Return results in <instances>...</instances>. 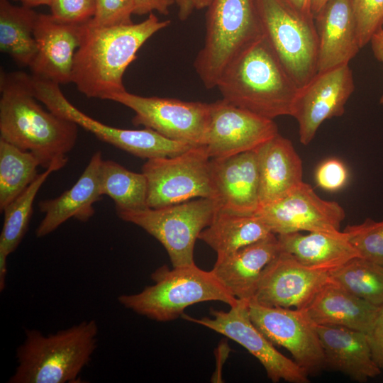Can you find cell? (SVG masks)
<instances>
[{"mask_svg": "<svg viewBox=\"0 0 383 383\" xmlns=\"http://www.w3.org/2000/svg\"><path fill=\"white\" fill-rule=\"evenodd\" d=\"M0 93V138L33 153L45 170L64 167L79 126L45 110L34 94L32 75L24 72L1 70Z\"/></svg>", "mask_w": 383, "mask_h": 383, "instance_id": "1", "label": "cell"}, {"mask_svg": "<svg viewBox=\"0 0 383 383\" xmlns=\"http://www.w3.org/2000/svg\"><path fill=\"white\" fill-rule=\"evenodd\" d=\"M170 23L151 13L138 23L104 27L86 23L75 52L71 82L88 98L109 100L126 91L123 74L138 51Z\"/></svg>", "mask_w": 383, "mask_h": 383, "instance_id": "2", "label": "cell"}, {"mask_svg": "<svg viewBox=\"0 0 383 383\" xmlns=\"http://www.w3.org/2000/svg\"><path fill=\"white\" fill-rule=\"evenodd\" d=\"M216 87L224 100L270 119L292 116L299 88L263 33L233 58Z\"/></svg>", "mask_w": 383, "mask_h": 383, "instance_id": "3", "label": "cell"}, {"mask_svg": "<svg viewBox=\"0 0 383 383\" xmlns=\"http://www.w3.org/2000/svg\"><path fill=\"white\" fill-rule=\"evenodd\" d=\"M99 327L86 320L55 333L26 329L17 348V365L9 383L78 382L98 345Z\"/></svg>", "mask_w": 383, "mask_h": 383, "instance_id": "4", "label": "cell"}, {"mask_svg": "<svg viewBox=\"0 0 383 383\" xmlns=\"http://www.w3.org/2000/svg\"><path fill=\"white\" fill-rule=\"evenodd\" d=\"M153 284L140 292L121 294L118 301L124 308L158 322L177 319L188 306L218 301L236 305L231 295L211 271L201 270L195 263L169 269L160 267L151 274Z\"/></svg>", "mask_w": 383, "mask_h": 383, "instance_id": "5", "label": "cell"}, {"mask_svg": "<svg viewBox=\"0 0 383 383\" xmlns=\"http://www.w3.org/2000/svg\"><path fill=\"white\" fill-rule=\"evenodd\" d=\"M261 35L252 0H211L206 13L204 44L194 62L204 87H216L233 58Z\"/></svg>", "mask_w": 383, "mask_h": 383, "instance_id": "6", "label": "cell"}, {"mask_svg": "<svg viewBox=\"0 0 383 383\" xmlns=\"http://www.w3.org/2000/svg\"><path fill=\"white\" fill-rule=\"evenodd\" d=\"M218 210L211 198H197L161 208L116 213L157 239L165 248L173 267L195 263L194 249L200 233Z\"/></svg>", "mask_w": 383, "mask_h": 383, "instance_id": "7", "label": "cell"}, {"mask_svg": "<svg viewBox=\"0 0 383 383\" xmlns=\"http://www.w3.org/2000/svg\"><path fill=\"white\" fill-rule=\"evenodd\" d=\"M263 35L299 87L317 73L318 39L314 21L281 0H252Z\"/></svg>", "mask_w": 383, "mask_h": 383, "instance_id": "8", "label": "cell"}, {"mask_svg": "<svg viewBox=\"0 0 383 383\" xmlns=\"http://www.w3.org/2000/svg\"><path fill=\"white\" fill-rule=\"evenodd\" d=\"M148 206L161 208L194 198L216 199L211 158L204 145H192L172 157L147 160Z\"/></svg>", "mask_w": 383, "mask_h": 383, "instance_id": "9", "label": "cell"}, {"mask_svg": "<svg viewBox=\"0 0 383 383\" xmlns=\"http://www.w3.org/2000/svg\"><path fill=\"white\" fill-rule=\"evenodd\" d=\"M34 92L37 99L48 110L73 121L101 140L138 157L149 160L172 157L192 146L184 142L167 138L148 128L132 130L104 124L85 114L71 104L57 83L36 79L34 81Z\"/></svg>", "mask_w": 383, "mask_h": 383, "instance_id": "10", "label": "cell"}, {"mask_svg": "<svg viewBox=\"0 0 383 383\" xmlns=\"http://www.w3.org/2000/svg\"><path fill=\"white\" fill-rule=\"evenodd\" d=\"M110 101L135 112L134 126H143L171 140L192 145H203L207 128L210 104L185 101L172 98L142 96L122 91Z\"/></svg>", "mask_w": 383, "mask_h": 383, "instance_id": "11", "label": "cell"}, {"mask_svg": "<svg viewBox=\"0 0 383 383\" xmlns=\"http://www.w3.org/2000/svg\"><path fill=\"white\" fill-rule=\"evenodd\" d=\"M248 303L239 300L228 311L212 310L211 318H194L184 313L182 317L222 334L242 345L259 360L272 382H279L282 379L291 383L309 382L306 372L294 360L279 352L253 324L248 312Z\"/></svg>", "mask_w": 383, "mask_h": 383, "instance_id": "12", "label": "cell"}, {"mask_svg": "<svg viewBox=\"0 0 383 383\" xmlns=\"http://www.w3.org/2000/svg\"><path fill=\"white\" fill-rule=\"evenodd\" d=\"M248 312L253 324L274 345L286 348L309 376L326 368L316 326L305 309L267 306L250 301Z\"/></svg>", "mask_w": 383, "mask_h": 383, "instance_id": "13", "label": "cell"}, {"mask_svg": "<svg viewBox=\"0 0 383 383\" xmlns=\"http://www.w3.org/2000/svg\"><path fill=\"white\" fill-rule=\"evenodd\" d=\"M276 235L294 232L340 231L345 217L336 201L321 199L307 183L302 182L284 197L259 207L255 213Z\"/></svg>", "mask_w": 383, "mask_h": 383, "instance_id": "14", "label": "cell"}, {"mask_svg": "<svg viewBox=\"0 0 383 383\" xmlns=\"http://www.w3.org/2000/svg\"><path fill=\"white\" fill-rule=\"evenodd\" d=\"M278 133L273 119L222 99L210 104L203 145L211 159L224 158L253 150Z\"/></svg>", "mask_w": 383, "mask_h": 383, "instance_id": "15", "label": "cell"}, {"mask_svg": "<svg viewBox=\"0 0 383 383\" xmlns=\"http://www.w3.org/2000/svg\"><path fill=\"white\" fill-rule=\"evenodd\" d=\"M355 89L349 65L317 72L299 88L292 117L298 123L300 142L309 145L326 120L341 116Z\"/></svg>", "mask_w": 383, "mask_h": 383, "instance_id": "16", "label": "cell"}, {"mask_svg": "<svg viewBox=\"0 0 383 383\" xmlns=\"http://www.w3.org/2000/svg\"><path fill=\"white\" fill-rule=\"evenodd\" d=\"M331 280L329 272L309 269L281 251L265 269L251 301L267 306L306 309Z\"/></svg>", "mask_w": 383, "mask_h": 383, "instance_id": "17", "label": "cell"}, {"mask_svg": "<svg viewBox=\"0 0 383 383\" xmlns=\"http://www.w3.org/2000/svg\"><path fill=\"white\" fill-rule=\"evenodd\" d=\"M84 25L65 23L51 14L38 13L34 29L37 52L29 66L31 75L60 85L70 83Z\"/></svg>", "mask_w": 383, "mask_h": 383, "instance_id": "18", "label": "cell"}, {"mask_svg": "<svg viewBox=\"0 0 383 383\" xmlns=\"http://www.w3.org/2000/svg\"><path fill=\"white\" fill-rule=\"evenodd\" d=\"M218 210L252 215L260 207L259 174L255 149L211 159Z\"/></svg>", "mask_w": 383, "mask_h": 383, "instance_id": "19", "label": "cell"}, {"mask_svg": "<svg viewBox=\"0 0 383 383\" xmlns=\"http://www.w3.org/2000/svg\"><path fill=\"white\" fill-rule=\"evenodd\" d=\"M317 72L349 65L361 49L350 0H328L313 15Z\"/></svg>", "mask_w": 383, "mask_h": 383, "instance_id": "20", "label": "cell"}, {"mask_svg": "<svg viewBox=\"0 0 383 383\" xmlns=\"http://www.w3.org/2000/svg\"><path fill=\"white\" fill-rule=\"evenodd\" d=\"M280 252L277 235L271 233L235 252L217 255L211 271L231 295L250 302L265 269Z\"/></svg>", "mask_w": 383, "mask_h": 383, "instance_id": "21", "label": "cell"}, {"mask_svg": "<svg viewBox=\"0 0 383 383\" xmlns=\"http://www.w3.org/2000/svg\"><path fill=\"white\" fill-rule=\"evenodd\" d=\"M102 160L101 152H96L70 189L56 198L39 202L40 211L45 216L35 230L36 237L43 238L50 234L71 218L86 222L94 216V204L102 197L99 188Z\"/></svg>", "mask_w": 383, "mask_h": 383, "instance_id": "22", "label": "cell"}, {"mask_svg": "<svg viewBox=\"0 0 383 383\" xmlns=\"http://www.w3.org/2000/svg\"><path fill=\"white\" fill-rule=\"evenodd\" d=\"M260 206L276 201L302 182V161L292 142L279 133L255 149Z\"/></svg>", "mask_w": 383, "mask_h": 383, "instance_id": "23", "label": "cell"}, {"mask_svg": "<svg viewBox=\"0 0 383 383\" xmlns=\"http://www.w3.org/2000/svg\"><path fill=\"white\" fill-rule=\"evenodd\" d=\"M316 326L326 367L361 383L381 374L382 370L373 359L366 333L343 326Z\"/></svg>", "mask_w": 383, "mask_h": 383, "instance_id": "24", "label": "cell"}, {"mask_svg": "<svg viewBox=\"0 0 383 383\" xmlns=\"http://www.w3.org/2000/svg\"><path fill=\"white\" fill-rule=\"evenodd\" d=\"M281 251L290 254L304 266L329 272L350 260L360 257L346 233L294 232L277 235Z\"/></svg>", "mask_w": 383, "mask_h": 383, "instance_id": "25", "label": "cell"}, {"mask_svg": "<svg viewBox=\"0 0 383 383\" xmlns=\"http://www.w3.org/2000/svg\"><path fill=\"white\" fill-rule=\"evenodd\" d=\"M379 308L331 280L305 310L316 325L343 326L367 335Z\"/></svg>", "mask_w": 383, "mask_h": 383, "instance_id": "26", "label": "cell"}, {"mask_svg": "<svg viewBox=\"0 0 383 383\" xmlns=\"http://www.w3.org/2000/svg\"><path fill=\"white\" fill-rule=\"evenodd\" d=\"M270 228L256 214L240 215L218 210L199 239L217 255L231 253L271 233Z\"/></svg>", "mask_w": 383, "mask_h": 383, "instance_id": "27", "label": "cell"}, {"mask_svg": "<svg viewBox=\"0 0 383 383\" xmlns=\"http://www.w3.org/2000/svg\"><path fill=\"white\" fill-rule=\"evenodd\" d=\"M38 16L32 8L0 0V50L18 66L29 67L35 56L34 29Z\"/></svg>", "mask_w": 383, "mask_h": 383, "instance_id": "28", "label": "cell"}, {"mask_svg": "<svg viewBox=\"0 0 383 383\" xmlns=\"http://www.w3.org/2000/svg\"><path fill=\"white\" fill-rule=\"evenodd\" d=\"M101 196L114 201L116 213L143 210L148 206V181L144 174L132 172L119 163L103 160L99 172Z\"/></svg>", "mask_w": 383, "mask_h": 383, "instance_id": "29", "label": "cell"}, {"mask_svg": "<svg viewBox=\"0 0 383 383\" xmlns=\"http://www.w3.org/2000/svg\"><path fill=\"white\" fill-rule=\"evenodd\" d=\"M38 158L0 138V211L11 204L38 177Z\"/></svg>", "mask_w": 383, "mask_h": 383, "instance_id": "30", "label": "cell"}, {"mask_svg": "<svg viewBox=\"0 0 383 383\" xmlns=\"http://www.w3.org/2000/svg\"><path fill=\"white\" fill-rule=\"evenodd\" d=\"M57 171L50 167L36 179L3 211L4 223L0 235V254L7 257L13 252L25 234L33 213L35 196L50 174Z\"/></svg>", "mask_w": 383, "mask_h": 383, "instance_id": "31", "label": "cell"}, {"mask_svg": "<svg viewBox=\"0 0 383 383\" xmlns=\"http://www.w3.org/2000/svg\"><path fill=\"white\" fill-rule=\"evenodd\" d=\"M329 275L357 296L377 306L383 304V265L356 257L329 272Z\"/></svg>", "mask_w": 383, "mask_h": 383, "instance_id": "32", "label": "cell"}, {"mask_svg": "<svg viewBox=\"0 0 383 383\" xmlns=\"http://www.w3.org/2000/svg\"><path fill=\"white\" fill-rule=\"evenodd\" d=\"M343 231L361 257L383 265V221L368 218L360 224L348 225Z\"/></svg>", "mask_w": 383, "mask_h": 383, "instance_id": "33", "label": "cell"}, {"mask_svg": "<svg viewBox=\"0 0 383 383\" xmlns=\"http://www.w3.org/2000/svg\"><path fill=\"white\" fill-rule=\"evenodd\" d=\"M355 17L360 46L365 47L381 28L383 0H350Z\"/></svg>", "mask_w": 383, "mask_h": 383, "instance_id": "34", "label": "cell"}, {"mask_svg": "<svg viewBox=\"0 0 383 383\" xmlns=\"http://www.w3.org/2000/svg\"><path fill=\"white\" fill-rule=\"evenodd\" d=\"M96 11L89 23L94 26L104 27L132 23L133 0H95Z\"/></svg>", "mask_w": 383, "mask_h": 383, "instance_id": "35", "label": "cell"}, {"mask_svg": "<svg viewBox=\"0 0 383 383\" xmlns=\"http://www.w3.org/2000/svg\"><path fill=\"white\" fill-rule=\"evenodd\" d=\"M49 6L55 19L74 25L89 23L96 11L95 0H52Z\"/></svg>", "mask_w": 383, "mask_h": 383, "instance_id": "36", "label": "cell"}, {"mask_svg": "<svg viewBox=\"0 0 383 383\" xmlns=\"http://www.w3.org/2000/svg\"><path fill=\"white\" fill-rule=\"evenodd\" d=\"M348 179V172L344 163L336 158H329L322 162L315 172L316 184L328 192L342 189Z\"/></svg>", "mask_w": 383, "mask_h": 383, "instance_id": "37", "label": "cell"}, {"mask_svg": "<svg viewBox=\"0 0 383 383\" xmlns=\"http://www.w3.org/2000/svg\"><path fill=\"white\" fill-rule=\"evenodd\" d=\"M373 359L383 370V304L379 311L370 333L367 334Z\"/></svg>", "mask_w": 383, "mask_h": 383, "instance_id": "38", "label": "cell"}, {"mask_svg": "<svg viewBox=\"0 0 383 383\" xmlns=\"http://www.w3.org/2000/svg\"><path fill=\"white\" fill-rule=\"evenodd\" d=\"M133 14L143 16L157 11L164 16L170 13V6L174 0H133Z\"/></svg>", "mask_w": 383, "mask_h": 383, "instance_id": "39", "label": "cell"}, {"mask_svg": "<svg viewBox=\"0 0 383 383\" xmlns=\"http://www.w3.org/2000/svg\"><path fill=\"white\" fill-rule=\"evenodd\" d=\"M292 10L303 17L313 21L312 0H281Z\"/></svg>", "mask_w": 383, "mask_h": 383, "instance_id": "40", "label": "cell"}, {"mask_svg": "<svg viewBox=\"0 0 383 383\" xmlns=\"http://www.w3.org/2000/svg\"><path fill=\"white\" fill-rule=\"evenodd\" d=\"M370 43L374 56L383 64V30L381 28L372 35ZM379 103L383 106V94Z\"/></svg>", "mask_w": 383, "mask_h": 383, "instance_id": "41", "label": "cell"}, {"mask_svg": "<svg viewBox=\"0 0 383 383\" xmlns=\"http://www.w3.org/2000/svg\"><path fill=\"white\" fill-rule=\"evenodd\" d=\"M178 8V18L180 21L187 20L194 9V0H174Z\"/></svg>", "mask_w": 383, "mask_h": 383, "instance_id": "42", "label": "cell"}, {"mask_svg": "<svg viewBox=\"0 0 383 383\" xmlns=\"http://www.w3.org/2000/svg\"><path fill=\"white\" fill-rule=\"evenodd\" d=\"M7 256L0 254V291L5 289L6 275L7 273Z\"/></svg>", "mask_w": 383, "mask_h": 383, "instance_id": "43", "label": "cell"}, {"mask_svg": "<svg viewBox=\"0 0 383 383\" xmlns=\"http://www.w3.org/2000/svg\"><path fill=\"white\" fill-rule=\"evenodd\" d=\"M16 1L21 3L23 6L33 8L40 5L50 6L52 0H9Z\"/></svg>", "mask_w": 383, "mask_h": 383, "instance_id": "44", "label": "cell"}, {"mask_svg": "<svg viewBox=\"0 0 383 383\" xmlns=\"http://www.w3.org/2000/svg\"><path fill=\"white\" fill-rule=\"evenodd\" d=\"M211 0H194V9L201 10L207 8Z\"/></svg>", "mask_w": 383, "mask_h": 383, "instance_id": "45", "label": "cell"}, {"mask_svg": "<svg viewBox=\"0 0 383 383\" xmlns=\"http://www.w3.org/2000/svg\"><path fill=\"white\" fill-rule=\"evenodd\" d=\"M328 0H312V12L314 15Z\"/></svg>", "mask_w": 383, "mask_h": 383, "instance_id": "46", "label": "cell"}, {"mask_svg": "<svg viewBox=\"0 0 383 383\" xmlns=\"http://www.w3.org/2000/svg\"><path fill=\"white\" fill-rule=\"evenodd\" d=\"M381 29L383 30V21H382V23Z\"/></svg>", "mask_w": 383, "mask_h": 383, "instance_id": "47", "label": "cell"}]
</instances>
